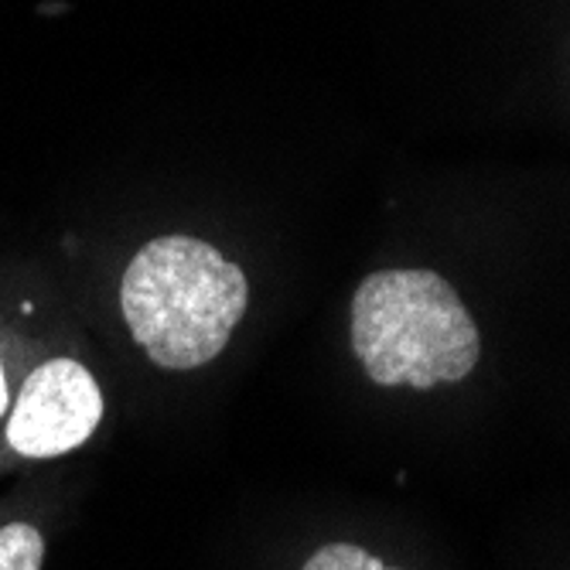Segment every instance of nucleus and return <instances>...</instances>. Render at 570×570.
Returning a JSON list of instances; mask_svg holds the SVG:
<instances>
[{
    "mask_svg": "<svg viewBox=\"0 0 570 570\" xmlns=\"http://www.w3.org/2000/svg\"><path fill=\"white\" fill-rule=\"evenodd\" d=\"M8 410V380H4V370H0V413Z\"/></svg>",
    "mask_w": 570,
    "mask_h": 570,
    "instance_id": "nucleus-6",
    "label": "nucleus"
},
{
    "mask_svg": "<svg viewBox=\"0 0 570 570\" xmlns=\"http://www.w3.org/2000/svg\"><path fill=\"white\" fill-rule=\"evenodd\" d=\"M249 304L246 274L195 236L150 239L124 274L120 307L134 342L161 370L213 362Z\"/></svg>",
    "mask_w": 570,
    "mask_h": 570,
    "instance_id": "nucleus-1",
    "label": "nucleus"
},
{
    "mask_svg": "<svg viewBox=\"0 0 570 570\" xmlns=\"http://www.w3.org/2000/svg\"><path fill=\"white\" fill-rule=\"evenodd\" d=\"M45 540L28 523H11L0 530V570H41Z\"/></svg>",
    "mask_w": 570,
    "mask_h": 570,
    "instance_id": "nucleus-4",
    "label": "nucleus"
},
{
    "mask_svg": "<svg viewBox=\"0 0 570 570\" xmlns=\"http://www.w3.org/2000/svg\"><path fill=\"white\" fill-rule=\"evenodd\" d=\"M102 417V396L89 370L51 358L35 370L18 396L8 441L28 458H56L79 448Z\"/></svg>",
    "mask_w": 570,
    "mask_h": 570,
    "instance_id": "nucleus-3",
    "label": "nucleus"
},
{
    "mask_svg": "<svg viewBox=\"0 0 570 570\" xmlns=\"http://www.w3.org/2000/svg\"><path fill=\"white\" fill-rule=\"evenodd\" d=\"M352 348L380 386L431 390L472 376L479 325L434 271H380L355 287Z\"/></svg>",
    "mask_w": 570,
    "mask_h": 570,
    "instance_id": "nucleus-2",
    "label": "nucleus"
},
{
    "mask_svg": "<svg viewBox=\"0 0 570 570\" xmlns=\"http://www.w3.org/2000/svg\"><path fill=\"white\" fill-rule=\"evenodd\" d=\"M301 570H396V567H386L380 557L366 553L355 543H328L318 553H311Z\"/></svg>",
    "mask_w": 570,
    "mask_h": 570,
    "instance_id": "nucleus-5",
    "label": "nucleus"
}]
</instances>
